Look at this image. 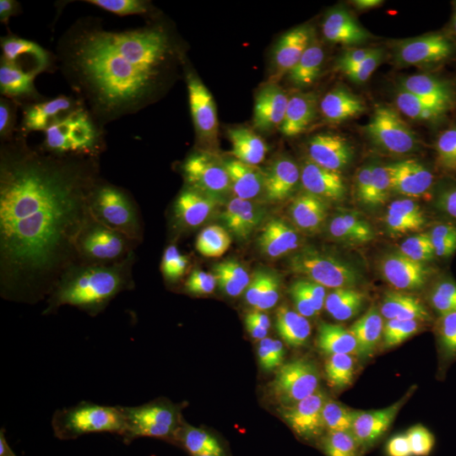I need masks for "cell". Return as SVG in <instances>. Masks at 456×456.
<instances>
[{
	"instance_id": "17",
	"label": "cell",
	"mask_w": 456,
	"mask_h": 456,
	"mask_svg": "<svg viewBox=\"0 0 456 456\" xmlns=\"http://www.w3.org/2000/svg\"><path fill=\"white\" fill-rule=\"evenodd\" d=\"M338 248L353 296L378 301L395 292L397 257L386 248H373L354 239L338 242Z\"/></svg>"
},
{
	"instance_id": "8",
	"label": "cell",
	"mask_w": 456,
	"mask_h": 456,
	"mask_svg": "<svg viewBox=\"0 0 456 456\" xmlns=\"http://www.w3.org/2000/svg\"><path fill=\"white\" fill-rule=\"evenodd\" d=\"M123 159L127 158L121 150L101 143L41 156L35 164L32 203L47 198H68L75 189Z\"/></svg>"
},
{
	"instance_id": "2",
	"label": "cell",
	"mask_w": 456,
	"mask_h": 456,
	"mask_svg": "<svg viewBox=\"0 0 456 456\" xmlns=\"http://www.w3.org/2000/svg\"><path fill=\"white\" fill-rule=\"evenodd\" d=\"M86 77L99 118L150 189L211 164L264 80L244 41L167 46L137 27L110 36Z\"/></svg>"
},
{
	"instance_id": "26",
	"label": "cell",
	"mask_w": 456,
	"mask_h": 456,
	"mask_svg": "<svg viewBox=\"0 0 456 456\" xmlns=\"http://www.w3.org/2000/svg\"><path fill=\"white\" fill-rule=\"evenodd\" d=\"M402 406L387 404L380 410L368 436V450L373 456H387L397 432Z\"/></svg>"
},
{
	"instance_id": "29",
	"label": "cell",
	"mask_w": 456,
	"mask_h": 456,
	"mask_svg": "<svg viewBox=\"0 0 456 456\" xmlns=\"http://www.w3.org/2000/svg\"><path fill=\"white\" fill-rule=\"evenodd\" d=\"M434 320L440 335L456 346V290L440 299L435 308Z\"/></svg>"
},
{
	"instance_id": "34",
	"label": "cell",
	"mask_w": 456,
	"mask_h": 456,
	"mask_svg": "<svg viewBox=\"0 0 456 456\" xmlns=\"http://www.w3.org/2000/svg\"><path fill=\"white\" fill-rule=\"evenodd\" d=\"M452 277H454L455 281H456V245L454 248V251H452Z\"/></svg>"
},
{
	"instance_id": "10",
	"label": "cell",
	"mask_w": 456,
	"mask_h": 456,
	"mask_svg": "<svg viewBox=\"0 0 456 456\" xmlns=\"http://www.w3.org/2000/svg\"><path fill=\"white\" fill-rule=\"evenodd\" d=\"M3 90L31 102L40 97L42 108L59 112L79 94L77 80L49 61L23 53L2 57Z\"/></svg>"
},
{
	"instance_id": "23",
	"label": "cell",
	"mask_w": 456,
	"mask_h": 456,
	"mask_svg": "<svg viewBox=\"0 0 456 456\" xmlns=\"http://www.w3.org/2000/svg\"><path fill=\"white\" fill-rule=\"evenodd\" d=\"M127 3L178 25L217 22L224 17V5L213 0H130Z\"/></svg>"
},
{
	"instance_id": "24",
	"label": "cell",
	"mask_w": 456,
	"mask_h": 456,
	"mask_svg": "<svg viewBox=\"0 0 456 456\" xmlns=\"http://www.w3.org/2000/svg\"><path fill=\"white\" fill-rule=\"evenodd\" d=\"M325 428V417L321 411L293 404L278 422L277 435L285 443H312L322 436Z\"/></svg>"
},
{
	"instance_id": "20",
	"label": "cell",
	"mask_w": 456,
	"mask_h": 456,
	"mask_svg": "<svg viewBox=\"0 0 456 456\" xmlns=\"http://www.w3.org/2000/svg\"><path fill=\"white\" fill-rule=\"evenodd\" d=\"M346 365V353L338 342L317 338L305 342L297 353L293 370L307 386L329 387L344 374Z\"/></svg>"
},
{
	"instance_id": "12",
	"label": "cell",
	"mask_w": 456,
	"mask_h": 456,
	"mask_svg": "<svg viewBox=\"0 0 456 456\" xmlns=\"http://www.w3.org/2000/svg\"><path fill=\"white\" fill-rule=\"evenodd\" d=\"M397 312L370 299L350 296L332 320L331 329L342 349L360 362L374 358L397 329Z\"/></svg>"
},
{
	"instance_id": "21",
	"label": "cell",
	"mask_w": 456,
	"mask_h": 456,
	"mask_svg": "<svg viewBox=\"0 0 456 456\" xmlns=\"http://www.w3.org/2000/svg\"><path fill=\"white\" fill-rule=\"evenodd\" d=\"M283 398V387L274 382L265 369L254 368L246 377L241 406L251 424L265 425L270 421L277 415Z\"/></svg>"
},
{
	"instance_id": "33",
	"label": "cell",
	"mask_w": 456,
	"mask_h": 456,
	"mask_svg": "<svg viewBox=\"0 0 456 456\" xmlns=\"http://www.w3.org/2000/svg\"><path fill=\"white\" fill-rule=\"evenodd\" d=\"M434 440L441 456H456V437L446 421L435 430Z\"/></svg>"
},
{
	"instance_id": "35",
	"label": "cell",
	"mask_w": 456,
	"mask_h": 456,
	"mask_svg": "<svg viewBox=\"0 0 456 456\" xmlns=\"http://www.w3.org/2000/svg\"><path fill=\"white\" fill-rule=\"evenodd\" d=\"M446 424H448L450 430H452V434H454L456 437V419H448Z\"/></svg>"
},
{
	"instance_id": "32",
	"label": "cell",
	"mask_w": 456,
	"mask_h": 456,
	"mask_svg": "<svg viewBox=\"0 0 456 456\" xmlns=\"http://www.w3.org/2000/svg\"><path fill=\"white\" fill-rule=\"evenodd\" d=\"M431 401L440 411L456 416V373L434 387Z\"/></svg>"
},
{
	"instance_id": "6",
	"label": "cell",
	"mask_w": 456,
	"mask_h": 456,
	"mask_svg": "<svg viewBox=\"0 0 456 456\" xmlns=\"http://www.w3.org/2000/svg\"><path fill=\"white\" fill-rule=\"evenodd\" d=\"M200 364L202 362L185 351L137 326L117 358L119 395H167L184 391L200 379Z\"/></svg>"
},
{
	"instance_id": "18",
	"label": "cell",
	"mask_w": 456,
	"mask_h": 456,
	"mask_svg": "<svg viewBox=\"0 0 456 456\" xmlns=\"http://www.w3.org/2000/svg\"><path fill=\"white\" fill-rule=\"evenodd\" d=\"M342 206L347 215V231L356 241L386 248L397 240L402 222L391 204L370 191L342 194Z\"/></svg>"
},
{
	"instance_id": "27",
	"label": "cell",
	"mask_w": 456,
	"mask_h": 456,
	"mask_svg": "<svg viewBox=\"0 0 456 456\" xmlns=\"http://www.w3.org/2000/svg\"><path fill=\"white\" fill-rule=\"evenodd\" d=\"M421 419L412 408L402 406L401 419L387 456H415L419 446Z\"/></svg>"
},
{
	"instance_id": "3",
	"label": "cell",
	"mask_w": 456,
	"mask_h": 456,
	"mask_svg": "<svg viewBox=\"0 0 456 456\" xmlns=\"http://www.w3.org/2000/svg\"><path fill=\"white\" fill-rule=\"evenodd\" d=\"M200 379L167 395H118L98 408L71 448V456H164L200 424Z\"/></svg>"
},
{
	"instance_id": "4",
	"label": "cell",
	"mask_w": 456,
	"mask_h": 456,
	"mask_svg": "<svg viewBox=\"0 0 456 456\" xmlns=\"http://www.w3.org/2000/svg\"><path fill=\"white\" fill-rule=\"evenodd\" d=\"M150 191L130 161L123 159L66 198L65 224L94 235L147 236L154 221Z\"/></svg>"
},
{
	"instance_id": "14",
	"label": "cell",
	"mask_w": 456,
	"mask_h": 456,
	"mask_svg": "<svg viewBox=\"0 0 456 456\" xmlns=\"http://www.w3.org/2000/svg\"><path fill=\"white\" fill-rule=\"evenodd\" d=\"M432 147L422 132L412 126L393 134L384 146L380 164L379 187L388 196L402 198L421 191L428 167Z\"/></svg>"
},
{
	"instance_id": "31",
	"label": "cell",
	"mask_w": 456,
	"mask_h": 456,
	"mask_svg": "<svg viewBox=\"0 0 456 456\" xmlns=\"http://www.w3.org/2000/svg\"><path fill=\"white\" fill-rule=\"evenodd\" d=\"M432 116L443 130L456 132V80L445 97L434 107Z\"/></svg>"
},
{
	"instance_id": "9",
	"label": "cell",
	"mask_w": 456,
	"mask_h": 456,
	"mask_svg": "<svg viewBox=\"0 0 456 456\" xmlns=\"http://www.w3.org/2000/svg\"><path fill=\"white\" fill-rule=\"evenodd\" d=\"M285 165L294 197L303 208H325L327 184L322 152L305 123L284 110L281 114Z\"/></svg>"
},
{
	"instance_id": "25",
	"label": "cell",
	"mask_w": 456,
	"mask_h": 456,
	"mask_svg": "<svg viewBox=\"0 0 456 456\" xmlns=\"http://www.w3.org/2000/svg\"><path fill=\"white\" fill-rule=\"evenodd\" d=\"M25 154L11 147L0 150V204L7 212L17 209L25 178Z\"/></svg>"
},
{
	"instance_id": "13",
	"label": "cell",
	"mask_w": 456,
	"mask_h": 456,
	"mask_svg": "<svg viewBox=\"0 0 456 456\" xmlns=\"http://www.w3.org/2000/svg\"><path fill=\"white\" fill-rule=\"evenodd\" d=\"M449 270L452 256L439 240L422 235L411 241L397 257L395 299L403 305H419L440 289Z\"/></svg>"
},
{
	"instance_id": "28",
	"label": "cell",
	"mask_w": 456,
	"mask_h": 456,
	"mask_svg": "<svg viewBox=\"0 0 456 456\" xmlns=\"http://www.w3.org/2000/svg\"><path fill=\"white\" fill-rule=\"evenodd\" d=\"M330 397L356 425L367 432L369 436L375 421H377V417H375L373 408L368 403L367 399L351 389H342V391L332 393Z\"/></svg>"
},
{
	"instance_id": "16",
	"label": "cell",
	"mask_w": 456,
	"mask_h": 456,
	"mask_svg": "<svg viewBox=\"0 0 456 456\" xmlns=\"http://www.w3.org/2000/svg\"><path fill=\"white\" fill-rule=\"evenodd\" d=\"M53 110L35 106L26 99L2 89L0 98V137L3 142L18 151L41 150L46 154L62 151L53 128Z\"/></svg>"
},
{
	"instance_id": "15",
	"label": "cell",
	"mask_w": 456,
	"mask_h": 456,
	"mask_svg": "<svg viewBox=\"0 0 456 456\" xmlns=\"http://www.w3.org/2000/svg\"><path fill=\"white\" fill-rule=\"evenodd\" d=\"M386 362L395 383L416 388L445 374L450 356L439 338L421 327H408L393 342Z\"/></svg>"
},
{
	"instance_id": "1",
	"label": "cell",
	"mask_w": 456,
	"mask_h": 456,
	"mask_svg": "<svg viewBox=\"0 0 456 456\" xmlns=\"http://www.w3.org/2000/svg\"><path fill=\"white\" fill-rule=\"evenodd\" d=\"M146 236L84 233L36 204L0 230V434L5 448L53 455L74 445L119 395L116 362L137 327Z\"/></svg>"
},
{
	"instance_id": "22",
	"label": "cell",
	"mask_w": 456,
	"mask_h": 456,
	"mask_svg": "<svg viewBox=\"0 0 456 456\" xmlns=\"http://www.w3.org/2000/svg\"><path fill=\"white\" fill-rule=\"evenodd\" d=\"M419 197L432 206L456 198V140H446L434 147L428 176Z\"/></svg>"
},
{
	"instance_id": "7",
	"label": "cell",
	"mask_w": 456,
	"mask_h": 456,
	"mask_svg": "<svg viewBox=\"0 0 456 456\" xmlns=\"http://www.w3.org/2000/svg\"><path fill=\"white\" fill-rule=\"evenodd\" d=\"M281 281L334 305L347 288L346 273L338 242L310 230L288 231L273 248Z\"/></svg>"
},
{
	"instance_id": "11",
	"label": "cell",
	"mask_w": 456,
	"mask_h": 456,
	"mask_svg": "<svg viewBox=\"0 0 456 456\" xmlns=\"http://www.w3.org/2000/svg\"><path fill=\"white\" fill-rule=\"evenodd\" d=\"M330 307L323 299L281 279L261 303V330L273 344H290L305 338Z\"/></svg>"
},
{
	"instance_id": "30",
	"label": "cell",
	"mask_w": 456,
	"mask_h": 456,
	"mask_svg": "<svg viewBox=\"0 0 456 456\" xmlns=\"http://www.w3.org/2000/svg\"><path fill=\"white\" fill-rule=\"evenodd\" d=\"M31 16L29 5L20 0H0V31L11 37L13 29Z\"/></svg>"
},
{
	"instance_id": "5",
	"label": "cell",
	"mask_w": 456,
	"mask_h": 456,
	"mask_svg": "<svg viewBox=\"0 0 456 456\" xmlns=\"http://www.w3.org/2000/svg\"><path fill=\"white\" fill-rule=\"evenodd\" d=\"M134 320L141 330L185 351L200 362L211 356L206 314L191 290L178 281L150 272L134 298Z\"/></svg>"
},
{
	"instance_id": "19",
	"label": "cell",
	"mask_w": 456,
	"mask_h": 456,
	"mask_svg": "<svg viewBox=\"0 0 456 456\" xmlns=\"http://www.w3.org/2000/svg\"><path fill=\"white\" fill-rule=\"evenodd\" d=\"M456 80V40L441 42L426 51L411 77L412 119L434 110Z\"/></svg>"
}]
</instances>
